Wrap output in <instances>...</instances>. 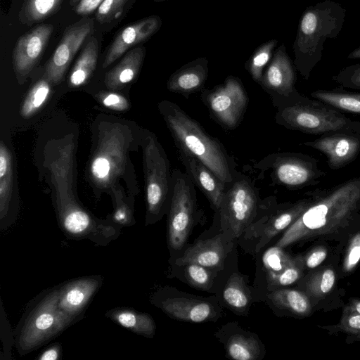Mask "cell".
<instances>
[{"label": "cell", "instance_id": "16", "mask_svg": "<svg viewBox=\"0 0 360 360\" xmlns=\"http://www.w3.org/2000/svg\"><path fill=\"white\" fill-rule=\"evenodd\" d=\"M162 24V18L153 15L123 27L116 33L108 46L103 68L110 65L131 47L147 41L159 31Z\"/></svg>", "mask_w": 360, "mask_h": 360}, {"label": "cell", "instance_id": "23", "mask_svg": "<svg viewBox=\"0 0 360 360\" xmlns=\"http://www.w3.org/2000/svg\"><path fill=\"white\" fill-rule=\"evenodd\" d=\"M300 280L302 286L300 290L307 295L314 307L333 291L337 283V272L331 264L319 266L309 271Z\"/></svg>", "mask_w": 360, "mask_h": 360}, {"label": "cell", "instance_id": "2", "mask_svg": "<svg viewBox=\"0 0 360 360\" xmlns=\"http://www.w3.org/2000/svg\"><path fill=\"white\" fill-rule=\"evenodd\" d=\"M159 110L178 150L197 158L225 184L233 181L234 162L217 139L175 103L164 100Z\"/></svg>", "mask_w": 360, "mask_h": 360}, {"label": "cell", "instance_id": "13", "mask_svg": "<svg viewBox=\"0 0 360 360\" xmlns=\"http://www.w3.org/2000/svg\"><path fill=\"white\" fill-rule=\"evenodd\" d=\"M94 31V20L86 16L65 28L45 66L44 77L51 84L56 85L63 80L75 54Z\"/></svg>", "mask_w": 360, "mask_h": 360}, {"label": "cell", "instance_id": "9", "mask_svg": "<svg viewBox=\"0 0 360 360\" xmlns=\"http://www.w3.org/2000/svg\"><path fill=\"white\" fill-rule=\"evenodd\" d=\"M258 200L257 189L251 179L236 170L233 181L226 184L218 210L221 224L231 231L233 237H239L252 220Z\"/></svg>", "mask_w": 360, "mask_h": 360}, {"label": "cell", "instance_id": "3", "mask_svg": "<svg viewBox=\"0 0 360 360\" xmlns=\"http://www.w3.org/2000/svg\"><path fill=\"white\" fill-rule=\"evenodd\" d=\"M346 10L331 0L309 6L302 13L292 44L295 68L308 79L323 56V44L341 32Z\"/></svg>", "mask_w": 360, "mask_h": 360}, {"label": "cell", "instance_id": "18", "mask_svg": "<svg viewBox=\"0 0 360 360\" xmlns=\"http://www.w3.org/2000/svg\"><path fill=\"white\" fill-rule=\"evenodd\" d=\"M178 153L179 158L185 167L186 174L207 197L212 207L219 210L226 184L197 158L180 150H178Z\"/></svg>", "mask_w": 360, "mask_h": 360}, {"label": "cell", "instance_id": "11", "mask_svg": "<svg viewBox=\"0 0 360 360\" xmlns=\"http://www.w3.org/2000/svg\"><path fill=\"white\" fill-rule=\"evenodd\" d=\"M200 98L213 120L227 129H233L240 124L248 103L241 80L232 75L212 89H203Z\"/></svg>", "mask_w": 360, "mask_h": 360}, {"label": "cell", "instance_id": "6", "mask_svg": "<svg viewBox=\"0 0 360 360\" xmlns=\"http://www.w3.org/2000/svg\"><path fill=\"white\" fill-rule=\"evenodd\" d=\"M131 131L120 123H105L99 127L98 139L90 164V176L100 188H108L124 172Z\"/></svg>", "mask_w": 360, "mask_h": 360}, {"label": "cell", "instance_id": "28", "mask_svg": "<svg viewBox=\"0 0 360 360\" xmlns=\"http://www.w3.org/2000/svg\"><path fill=\"white\" fill-rule=\"evenodd\" d=\"M269 297L275 306L297 317L309 316L313 311L309 297L300 290L281 288L271 293Z\"/></svg>", "mask_w": 360, "mask_h": 360}, {"label": "cell", "instance_id": "42", "mask_svg": "<svg viewBox=\"0 0 360 360\" xmlns=\"http://www.w3.org/2000/svg\"><path fill=\"white\" fill-rule=\"evenodd\" d=\"M115 196V208L112 215V221L117 226H132L135 221L129 206L122 200L118 191H114Z\"/></svg>", "mask_w": 360, "mask_h": 360}, {"label": "cell", "instance_id": "50", "mask_svg": "<svg viewBox=\"0 0 360 360\" xmlns=\"http://www.w3.org/2000/svg\"><path fill=\"white\" fill-rule=\"evenodd\" d=\"M81 0H69L70 5L75 8L80 1Z\"/></svg>", "mask_w": 360, "mask_h": 360}, {"label": "cell", "instance_id": "39", "mask_svg": "<svg viewBox=\"0 0 360 360\" xmlns=\"http://www.w3.org/2000/svg\"><path fill=\"white\" fill-rule=\"evenodd\" d=\"M185 275L189 283L201 290H207L211 286V276L205 266L198 264H186Z\"/></svg>", "mask_w": 360, "mask_h": 360}, {"label": "cell", "instance_id": "25", "mask_svg": "<svg viewBox=\"0 0 360 360\" xmlns=\"http://www.w3.org/2000/svg\"><path fill=\"white\" fill-rule=\"evenodd\" d=\"M98 57V41L94 36L88 38L69 77V86L78 87L86 84L96 70Z\"/></svg>", "mask_w": 360, "mask_h": 360}, {"label": "cell", "instance_id": "29", "mask_svg": "<svg viewBox=\"0 0 360 360\" xmlns=\"http://www.w3.org/2000/svg\"><path fill=\"white\" fill-rule=\"evenodd\" d=\"M311 96L341 112L360 115V92L343 89H319L312 91Z\"/></svg>", "mask_w": 360, "mask_h": 360}, {"label": "cell", "instance_id": "21", "mask_svg": "<svg viewBox=\"0 0 360 360\" xmlns=\"http://www.w3.org/2000/svg\"><path fill=\"white\" fill-rule=\"evenodd\" d=\"M146 48L139 46L128 51L122 60L106 72L105 85L111 90L120 89L139 75L146 56Z\"/></svg>", "mask_w": 360, "mask_h": 360}, {"label": "cell", "instance_id": "1", "mask_svg": "<svg viewBox=\"0 0 360 360\" xmlns=\"http://www.w3.org/2000/svg\"><path fill=\"white\" fill-rule=\"evenodd\" d=\"M308 193L311 197L309 207L276 246L284 249L308 242H347L360 230V176Z\"/></svg>", "mask_w": 360, "mask_h": 360}, {"label": "cell", "instance_id": "22", "mask_svg": "<svg viewBox=\"0 0 360 360\" xmlns=\"http://www.w3.org/2000/svg\"><path fill=\"white\" fill-rule=\"evenodd\" d=\"M160 307L176 319L193 323L207 321L214 314L213 307L208 302L193 299H167L162 301Z\"/></svg>", "mask_w": 360, "mask_h": 360}, {"label": "cell", "instance_id": "51", "mask_svg": "<svg viewBox=\"0 0 360 360\" xmlns=\"http://www.w3.org/2000/svg\"><path fill=\"white\" fill-rule=\"evenodd\" d=\"M153 1H154L155 2H162V1H167V0H153Z\"/></svg>", "mask_w": 360, "mask_h": 360}, {"label": "cell", "instance_id": "44", "mask_svg": "<svg viewBox=\"0 0 360 360\" xmlns=\"http://www.w3.org/2000/svg\"><path fill=\"white\" fill-rule=\"evenodd\" d=\"M328 254V248L325 245H319L312 248L304 256H302L305 270L311 271L321 266Z\"/></svg>", "mask_w": 360, "mask_h": 360}, {"label": "cell", "instance_id": "12", "mask_svg": "<svg viewBox=\"0 0 360 360\" xmlns=\"http://www.w3.org/2000/svg\"><path fill=\"white\" fill-rule=\"evenodd\" d=\"M294 63L282 44L275 50L266 67L259 85L270 95L275 107L294 103L302 96L295 88Z\"/></svg>", "mask_w": 360, "mask_h": 360}, {"label": "cell", "instance_id": "4", "mask_svg": "<svg viewBox=\"0 0 360 360\" xmlns=\"http://www.w3.org/2000/svg\"><path fill=\"white\" fill-rule=\"evenodd\" d=\"M58 293V286L45 290L25 311L14 338L20 354L25 355L41 347L77 321L59 309Z\"/></svg>", "mask_w": 360, "mask_h": 360}, {"label": "cell", "instance_id": "7", "mask_svg": "<svg viewBox=\"0 0 360 360\" xmlns=\"http://www.w3.org/2000/svg\"><path fill=\"white\" fill-rule=\"evenodd\" d=\"M143 158L146 224H149L160 215L170 200L172 174L167 154L153 134H149L145 140Z\"/></svg>", "mask_w": 360, "mask_h": 360}, {"label": "cell", "instance_id": "15", "mask_svg": "<svg viewBox=\"0 0 360 360\" xmlns=\"http://www.w3.org/2000/svg\"><path fill=\"white\" fill-rule=\"evenodd\" d=\"M53 29L51 24H39L16 41L11 56L13 70L19 82H24L41 59Z\"/></svg>", "mask_w": 360, "mask_h": 360}, {"label": "cell", "instance_id": "34", "mask_svg": "<svg viewBox=\"0 0 360 360\" xmlns=\"http://www.w3.org/2000/svg\"><path fill=\"white\" fill-rule=\"evenodd\" d=\"M223 297L228 305L233 309L243 310L248 307L250 297L241 276L237 274L231 275L225 285Z\"/></svg>", "mask_w": 360, "mask_h": 360}, {"label": "cell", "instance_id": "32", "mask_svg": "<svg viewBox=\"0 0 360 360\" xmlns=\"http://www.w3.org/2000/svg\"><path fill=\"white\" fill-rule=\"evenodd\" d=\"M50 84L44 77L30 89L20 108V112L22 117L29 118L33 116L44 105L51 94Z\"/></svg>", "mask_w": 360, "mask_h": 360}, {"label": "cell", "instance_id": "46", "mask_svg": "<svg viewBox=\"0 0 360 360\" xmlns=\"http://www.w3.org/2000/svg\"><path fill=\"white\" fill-rule=\"evenodd\" d=\"M60 354L61 345L59 343H56L44 349L37 359L39 360H56L60 357Z\"/></svg>", "mask_w": 360, "mask_h": 360}, {"label": "cell", "instance_id": "17", "mask_svg": "<svg viewBox=\"0 0 360 360\" xmlns=\"http://www.w3.org/2000/svg\"><path fill=\"white\" fill-rule=\"evenodd\" d=\"M103 282L101 276L68 281L59 288L58 305L65 314L78 320Z\"/></svg>", "mask_w": 360, "mask_h": 360}, {"label": "cell", "instance_id": "26", "mask_svg": "<svg viewBox=\"0 0 360 360\" xmlns=\"http://www.w3.org/2000/svg\"><path fill=\"white\" fill-rule=\"evenodd\" d=\"M13 167L12 155L3 141L0 142V220L5 229L13 192Z\"/></svg>", "mask_w": 360, "mask_h": 360}, {"label": "cell", "instance_id": "24", "mask_svg": "<svg viewBox=\"0 0 360 360\" xmlns=\"http://www.w3.org/2000/svg\"><path fill=\"white\" fill-rule=\"evenodd\" d=\"M105 316L123 328L145 337H153L156 329L155 321L148 314L131 308H114L107 311Z\"/></svg>", "mask_w": 360, "mask_h": 360}, {"label": "cell", "instance_id": "10", "mask_svg": "<svg viewBox=\"0 0 360 360\" xmlns=\"http://www.w3.org/2000/svg\"><path fill=\"white\" fill-rule=\"evenodd\" d=\"M196 208L194 184L186 172L174 169L172 172V192L168 216V243L181 249L189 236Z\"/></svg>", "mask_w": 360, "mask_h": 360}, {"label": "cell", "instance_id": "38", "mask_svg": "<svg viewBox=\"0 0 360 360\" xmlns=\"http://www.w3.org/2000/svg\"><path fill=\"white\" fill-rule=\"evenodd\" d=\"M342 271L348 274L354 271L360 260V230L347 241Z\"/></svg>", "mask_w": 360, "mask_h": 360}, {"label": "cell", "instance_id": "48", "mask_svg": "<svg viewBox=\"0 0 360 360\" xmlns=\"http://www.w3.org/2000/svg\"><path fill=\"white\" fill-rule=\"evenodd\" d=\"M348 59H360V46L347 56Z\"/></svg>", "mask_w": 360, "mask_h": 360}, {"label": "cell", "instance_id": "37", "mask_svg": "<svg viewBox=\"0 0 360 360\" xmlns=\"http://www.w3.org/2000/svg\"><path fill=\"white\" fill-rule=\"evenodd\" d=\"M129 0H103L96 9V20L100 24L110 23L117 19Z\"/></svg>", "mask_w": 360, "mask_h": 360}, {"label": "cell", "instance_id": "47", "mask_svg": "<svg viewBox=\"0 0 360 360\" xmlns=\"http://www.w3.org/2000/svg\"><path fill=\"white\" fill-rule=\"evenodd\" d=\"M356 313L360 314V298H351L342 309V314Z\"/></svg>", "mask_w": 360, "mask_h": 360}, {"label": "cell", "instance_id": "30", "mask_svg": "<svg viewBox=\"0 0 360 360\" xmlns=\"http://www.w3.org/2000/svg\"><path fill=\"white\" fill-rule=\"evenodd\" d=\"M63 0H23L18 14L19 22L27 26L39 23L56 13Z\"/></svg>", "mask_w": 360, "mask_h": 360}, {"label": "cell", "instance_id": "5", "mask_svg": "<svg viewBox=\"0 0 360 360\" xmlns=\"http://www.w3.org/2000/svg\"><path fill=\"white\" fill-rule=\"evenodd\" d=\"M276 108V122L290 130L319 136L339 130H360V121L351 120L336 108L303 95L297 101Z\"/></svg>", "mask_w": 360, "mask_h": 360}, {"label": "cell", "instance_id": "36", "mask_svg": "<svg viewBox=\"0 0 360 360\" xmlns=\"http://www.w3.org/2000/svg\"><path fill=\"white\" fill-rule=\"evenodd\" d=\"M305 270L302 256L299 255L297 261L276 275H268L267 279L270 285L274 287H285L300 281L304 276Z\"/></svg>", "mask_w": 360, "mask_h": 360}, {"label": "cell", "instance_id": "41", "mask_svg": "<svg viewBox=\"0 0 360 360\" xmlns=\"http://www.w3.org/2000/svg\"><path fill=\"white\" fill-rule=\"evenodd\" d=\"M333 80L342 87L360 90V63L342 68Z\"/></svg>", "mask_w": 360, "mask_h": 360}, {"label": "cell", "instance_id": "19", "mask_svg": "<svg viewBox=\"0 0 360 360\" xmlns=\"http://www.w3.org/2000/svg\"><path fill=\"white\" fill-rule=\"evenodd\" d=\"M208 60L199 57L190 61L172 73L167 82V89L173 93L188 96L204 86L208 77Z\"/></svg>", "mask_w": 360, "mask_h": 360}, {"label": "cell", "instance_id": "8", "mask_svg": "<svg viewBox=\"0 0 360 360\" xmlns=\"http://www.w3.org/2000/svg\"><path fill=\"white\" fill-rule=\"evenodd\" d=\"M254 167L262 171L270 170L272 184L289 190L315 186L326 175L319 169L317 159L301 153H271Z\"/></svg>", "mask_w": 360, "mask_h": 360}, {"label": "cell", "instance_id": "31", "mask_svg": "<svg viewBox=\"0 0 360 360\" xmlns=\"http://www.w3.org/2000/svg\"><path fill=\"white\" fill-rule=\"evenodd\" d=\"M278 43L276 39H272L260 44L245 64L252 79L259 84L266 67L273 58Z\"/></svg>", "mask_w": 360, "mask_h": 360}, {"label": "cell", "instance_id": "49", "mask_svg": "<svg viewBox=\"0 0 360 360\" xmlns=\"http://www.w3.org/2000/svg\"><path fill=\"white\" fill-rule=\"evenodd\" d=\"M359 340H360V334L356 335L349 336L347 340V342L351 343V342H353L355 341H359Z\"/></svg>", "mask_w": 360, "mask_h": 360}, {"label": "cell", "instance_id": "14", "mask_svg": "<svg viewBox=\"0 0 360 360\" xmlns=\"http://www.w3.org/2000/svg\"><path fill=\"white\" fill-rule=\"evenodd\" d=\"M300 145L311 147L322 153L327 158L330 169L345 167L360 153V130H339L321 135L318 139Z\"/></svg>", "mask_w": 360, "mask_h": 360}, {"label": "cell", "instance_id": "43", "mask_svg": "<svg viewBox=\"0 0 360 360\" xmlns=\"http://www.w3.org/2000/svg\"><path fill=\"white\" fill-rule=\"evenodd\" d=\"M96 97L102 105L110 110L124 111L130 107L127 99L117 93L101 91L97 94Z\"/></svg>", "mask_w": 360, "mask_h": 360}, {"label": "cell", "instance_id": "45", "mask_svg": "<svg viewBox=\"0 0 360 360\" xmlns=\"http://www.w3.org/2000/svg\"><path fill=\"white\" fill-rule=\"evenodd\" d=\"M103 0H81L74 8L75 12L79 15L86 16L96 10Z\"/></svg>", "mask_w": 360, "mask_h": 360}, {"label": "cell", "instance_id": "33", "mask_svg": "<svg viewBox=\"0 0 360 360\" xmlns=\"http://www.w3.org/2000/svg\"><path fill=\"white\" fill-rule=\"evenodd\" d=\"M226 352L232 359L255 360L260 354V347L254 338L238 334L227 342Z\"/></svg>", "mask_w": 360, "mask_h": 360}, {"label": "cell", "instance_id": "20", "mask_svg": "<svg viewBox=\"0 0 360 360\" xmlns=\"http://www.w3.org/2000/svg\"><path fill=\"white\" fill-rule=\"evenodd\" d=\"M226 257L222 235L198 240L187 248L184 255L176 260L179 265L198 264L205 267H217L223 264Z\"/></svg>", "mask_w": 360, "mask_h": 360}, {"label": "cell", "instance_id": "40", "mask_svg": "<svg viewBox=\"0 0 360 360\" xmlns=\"http://www.w3.org/2000/svg\"><path fill=\"white\" fill-rule=\"evenodd\" d=\"M330 333H345L349 336L360 334V314L356 313L342 314L340 322L333 326L322 327Z\"/></svg>", "mask_w": 360, "mask_h": 360}, {"label": "cell", "instance_id": "35", "mask_svg": "<svg viewBox=\"0 0 360 360\" xmlns=\"http://www.w3.org/2000/svg\"><path fill=\"white\" fill-rule=\"evenodd\" d=\"M298 256L294 257L278 246L271 248L263 256V264L268 275H276L295 263Z\"/></svg>", "mask_w": 360, "mask_h": 360}, {"label": "cell", "instance_id": "27", "mask_svg": "<svg viewBox=\"0 0 360 360\" xmlns=\"http://www.w3.org/2000/svg\"><path fill=\"white\" fill-rule=\"evenodd\" d=\"M311 201V197L307 191L304 198L290 204L274 215L264 229L263 245L278 233L290 227L309 207Z\"/></svg>", "mask_w": 360, "mask_h": 360}]
</instances>
